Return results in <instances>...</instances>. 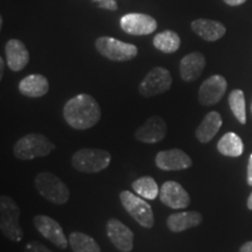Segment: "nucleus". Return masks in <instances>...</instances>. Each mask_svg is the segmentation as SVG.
I'll return each mask as SVG.
<instances>
[{
	"instance_id": "obj_32",
	"label": "nucleus",
	"mask_w": 252,
	"mask_h": 252,
	"mask_svg": "<svg viewBox=\"0 0 252 252\" xmlns=\"http://www.w3.org/2000/svg\"><path fill=\"white\" fill-rule=\"evenodd\" d=\"M4 69H5V63L4 59H0V78L4 76Z\"/></svg>"
},
{
	"instance_id": "obj_10",
	"label": "nucleus",
	"mask_w": 252,
	"mask_h": 252,
	"mask_svg": "<svg viewBox=\"0 0 252 252\" xmlns=\"http://www.w3.org/2000/svg\"><path fill=\"white\" fill-rule=\"evenodd\" d=\"M121 27L125 33L131 35H149L157 30V20L149 14L128 13L121 19Z\"/></svg>"
},
{
	"instance_id": "obj_8",
	"label": "nucleus",
	"mask_w": 252,
	"mask_h": 252,
	"mask_svg": "<svg viewBox=\"0 0 252 252\" xmlns=\"http://www.w3.org/2000/svg\"><path fill=\"white\" fill-rule=\"evenodd\" d=\"M171 72L163 67H156L147 72V75L141 81L139 93L144 97H153L161 94L169 90L172 87Z\"/></svg>"
},
{
	"instance_id": "obj_15",
	"label": "nucleus",
	"mask_w": 252,
	"mask_h": 252,
	"mask_svg": "<svg viewBox=\"0 0 252 252\" xmlns=\"http://www.w3.org/2000/svg\"><path fill=\"white\" fill-rule=\"evenodd\" d=\"M167 134V125L159 116H151L143 125L135 131V139L145 144H157L163 140Z\"/></svg>"
},
{
	"instance_id": "obj_9",
	"label": "nucleus",
	"mask_w": 252,
	"mask_h": 252,
	"mask_svg": "<svg viewBox=\"0 0 252 252\" xmlns=\"http://www.w3.org/2000/svg\"><path fill=\"white\" fill-rule=\"evenodd\" d=\"M33 223L37 231L48 239L50 243L60 249H67L69 245V239L65 237L63 229L58 220L46 215H36L33 219Z\"/></svg>"
},
{
	"instance_id": "obj_1",
	"label": "nucleus",
	"mask_w": 252,
	"mask_h": 252,
	"mask_svg": "<svg viewBox=\"0 0 252 252\" xmlns=\"http://www.w3.org/2000/svg\"><path fill=\"white\" fill-rule=\"evenodd\" d=\"M102 111L93 96L80 94L72 97L63 108V118L75 130H88L98 124Z\"/></svg>"
},
{
	"instance_id": "obj_11",
	"label": "nucleus",
	"mask_w": 252,
	"mask_h": 252,
	"mask_svg": "<svg viewBox=\"0 0 252 252\" xmlns=\"http://www.w3.org/2000/svg\"><path fill=\"white\" fill-rule=\"evenodd\" d=\"M159 197L165 206L175 210L185 209L190 204L187 190L176 181H166L160 188Z\"/></svg>"
},
{
	"instance_id": "obj_25",
	"label": "nucleus",
	"mask_w": 252,
	"mask_h": 252,
	"mask_svg": "<svg viewBox=\"0 0 252 252\" xmlns=\"http://www.w3.org/2000/svg\"><path fill=\"white\" fill-rule=\"evenodd\" d=\"M132 189L139 196L147 200H156L159 196L160 189L152 176H141L132 182Z\"/></svg>"
},
{
	"instance_id": "obj_21",
	"label": "nucleus",
	"mask_w": 252,
	"mask_h": 252,
	"mask_svg": "<svg viewBox=\"0 0 252 252\" xmlns=\"http://www.w3.org/2000/svg\"><path fill=\"white\" fill-rule=\"evenodd\" d=\"M220 127H222V117L217 111H212L207 113L201 124L197 126L195 137L200 143L207 144L214 139Z\"/></svg>"
},
{
	"instance_id": "obj_33",
	"label": "nucleus",
	"mask_w": 252,
	"mask_h": 252,
	"mask_svg": "<svg viewBox=\"0 0 252 252\" xmlns=\"http://www.w3.org/2000/svg\"><path fill=\"white\" fill-rule=\"evenodd\" d=\"M248 208L250 210H252V193L250 194V196L248 198Z\"/></svg>"
},
{
	"instance_id": "obj_5",
	"label": "nucleus",
	"mask_w": 252,
	"mask_h": 252,
	"mask_svg": "<svg viewBox=\"0 0 252 252\" xmlns=\"http://www.w3.org/2000/svg\"><path fill=\"white\" fill-rule=\"evenodd\" d=\"M111 162V154L100 149H82L74 153L71 165L82 173H99L106 169Z\"/></svg>"
},
{
	"instance_id": "obj_29",
	"label": "nucleus",
	"mask_w": 252,
	"mask_h": 252,
	"mask_svg": "<svg viewBox=\"0 0 252 252\" xmlns=\"http://www.w3.org/2000/svg\"><path fill=\"white\" fill-rule=\"evenodd\" d=\"M248 185L252 186V153L250 158H249L248 163Z\"/></svg>"
},
{
	"instance_id": "obj_16",
	"label": "nucleus",
	"mask_w": 252,
	"mask_h": 252,
	"mask_svg": "<svg viewBox=\"0 0 252 252\" xmlns=\"http://www.w3.org/2000/svg\"><path fill=\"white\" fill-rule=\"evenodd\" d=\"M5 55L8 68L12 71L23 70L30 62V53H28L26 46L18 39L7 41L5 46Z\"/></svg>"
},
{
	"instance_id": "obj_20",
	"label": "nucleus",
	"mask_w": 252,
	"mask_h": 252,
	"mask_svg": "<svg viewBox=\"0 0 252 252\" xmlns=\"http://www.w3.org/2000/svg\"><path fill=\"white\" fill-rule=\"evenodd\" d=\"M19 90L26 97L37 98L42 97L49 91V82L43 75H28L19 83Z\"/></svg>"
},
{
	"instance_id": "obj_7",
	"label": "nucleus",
	"mask_w": 252,
	"mask_h": 252,
	"mask_svg": "<svg viewBox=\"0 0 252 252\" xmlns=\"http://www.w3.org/2000/svg\"><path fill=\"white\" fill-rule=\"evenodd\" d=\"M94 46L100 55L116 62L130 61L138 55V48L134 45L123 42L115 37L100 36L96 40Z\"/></svg>"
},
{
	"instance_id": "obj_22",
	"label": "nucleus",
	"mask_w": 252,
	"mask_h": 252,
	"mask_svg": "<svg viewBox=\"0 0 252 252\" xmlns=\"http://www.w3.org/2000/svg\"><path fill=\"white\" fill-rule=\"evenodd\" d=\"M217 150L225 157L237 158L243 154L244 145L241 137L234 132H228L217 143Z\"/></svg>"
},
{
	"instance_id": "obj_12",
	"label": "nucleus",
	"mask_w": 252,
	"mask_h": 252,
	"mask_svg": "<svg viewBox=\"0 0 252 252\" xmlns=\"http://www.w3.org/2000/svg\"><path fill=\"white\" fill-rule=\"evenodd\" d=\"M106 234L111 243L121 252H131L134 235L132 230L117 219H110L106 223Z\"/></svg>"
},
{
	"instance_id": "obj_23",
	"label": "nucleus",
	"mask_w": 252,
	"mask_h": 252,
	"mask_svg": "<svg viewBox=\"0 0 252 252\" xmlns=\"http://www.w3.org/2000/svg\"><path fill=\"white\" fill-rule=\"evenodd\" d=\"M153 46L160 52L172 54L180 48L181 39L178 33L173 31H163L158 33L153 39Z\"/></svg>"
},
{
	"instance_id": "obj_3",
	"label": "nucleus",
	"mask_w": 252,
	"mask_h": 252,
	"mask_svg": "<svg viewBox=\"0 0 252 252\" xmlns=\"http://www.w3.org/2000/svg\"><path fill=\"white\" fill-rule=\"evenodd\" d=\"M20 208L13 198L6 195L0 197V230L6 238L12 242H20L24 230L19 224Z\"/></svg>"
},
{
	"instance_id": "obj_18",
	"label": "nucleus",
	"mask_w": 252,
	"mask_h": 252,
	"mask_svg": "<svg viewBox=\"0 0 252 252\" xmlns=\"http://www.w3.org/2000/svg\"><path fill=\"white\" fill-rule=\"evenodd\" d=\"M191 30L203 40L210 42L220 40L226 32V28L222 23L210 19H196L191 23Z\"/></svg>"
},
{
	"instance_id": "obj_14",
	"label": "nucleus",
	"mask_w": 252,
	"mask_h": 252,
	"mask_svg": "<svg viewBox=\"0 0 252 252\" xmlns=\"http://www.w3.org/2000/svg\"><path fill=\"white\" fill-rule=\"evenodd\" d=\"M156 165L161 171H182L190 168L193 166V161L190 157L182 150L173 149L160 151L156 157Z\"/></svg>"
},
{
	"instance_id": "obj_6",
	"label": "nucleus",
	"mask_w": 252,
	"mask_h": 252,
	"mask_svg": "<svg viewBox=\"0 0 252 252\" xmlns=\"http://www.w3.org/2000/svg\"><path fill=\"white\" fill-rule=\"evenodd\" d=\"M122 206L138 224L143 228L151 229L154 225V214L152 208L144 198L135 196L128 190H123L119 194Z\"/></svg>"
},
{
	"instance_id": "obj_13",
	"label": "nucleus",
	"mask_w": 252,
	"mask_h": 252,
	"mask_svg": "<svg viewBox=\"0 0 252 252\" xmlns=\"http://www.w3.org/2000/svg\"><path fill=\"white\" fill-rule=\"evenodd\" d=\"M228 83L220 75H214L207 78L198 89V102L204 106L215 105L224 96Z\"/></svg>"
},
{
	"instance_id": "obj_2",
	"label": "nucleus",
	"mask_w": 252,
	"mask_h": 252,
	"mask_svg": "<svg viewBox=\"0 0 252 252\" xmlns=\"http://www.w3.org/2000/svg\"><path fill=\"white\" fill-rule=\"evenodd\" d=\"M54 150L55 145L46 135L40 133H28L24 135L13 146L14 157L24 161L47 157Z\"/></svg>"
},
{
	"instance_id": "obj_34",
	"label": "nucleus",
	"mask_w": 252,
	"mask_h": 252,
	"mask_svg": "<svg viewBox=\"0 0 252 252\" xmlns=\"http://www.w3.org/2000/svg\"><path fill=\"white\" fill-rule=\"evenodd\" d=\"M251 111H252V104H251Z\"/></svg>"
},
{
	"instance_id": "obj_26",
	"label": "nucleus",
	"mask_w": 252,
	"mask_h": 252,
	"mask_svg": "<svg viewBox=\"0 0 252 252\" xmlns=\"http://www.w3.org/2000/svg\"><path fill=\"white\" fill-rule=\"evenodd\" d=\"M229 105L236 119L241 124H245L247 123V110H245V96L243 91L239 89L232 90L229 96Z\"/></svg>"
},
{
	"instance_id": "obj_19",
	"label": "nucleus",
	"mask_w": 252,
	"mask_h": 252,
	"mask_svg": "<svg viewBox=\"0 0 252 252\" xmlns=\"http://www.w3.org/2000/svg\"><path fill=\"white\" fill-rule=\"evenodd\" d=\"M203 217L197 212H181L172 214L167 217L166 224L172 232H182L196 228L202 223Z\"/></svg>"
},
{
	"instance_id": "obj_27",
	"label": "nucleus",
	"mask_w": 252,
	"mask_h": 252,
	"mask_svg": "<svg viewBox=\"0 0 252 252\" xmlns=\"http://www.w3.org/2000/svg\"><path fill=\"white\" fill-rule=\"evenodd\" d=\"M25 252H53L50 249H48L46 245L41 244L37 241L28 242L26 248H25Z\"/></svg>"
},
{
	"instance_id": "obj_17",
	"label": "nucleus",
	"mask_w": 252,
	"mask_h": 252,
	"mask_svg": "<svg viewBox=\"0 0 252 252\" xmlns=\"http://www.w3.org/2000/svg\"><path fill=\"white\" fill-rule=\"evenodd\" d=\"M206 67V58L202 53L194 52L186 55L180 61V76L185 82H194L202 74Z\"/></svg>"
},
{
	"instance_id": "obj_4",
	"label": "nucleus",
	"mask_w": 252,
	"mask_h": 252,
	"mask_svg": "<svg viewBox=\"0 0 252 252\" xmlns=\"http://www.w3.org/2000/svg\"><path fill=\"white\" fill-rule=\"evenodd\" d=\"M35 188L39 194L48 202L54 204H64L68 202L70 191L67 185L63 182L59 176L50 172H41L35 176Z\"/></svg>"
},
{
	"instance_id": "obj_30",
	"label": "nucleus",
	"mask_w": 252,
	"mask_h": 252,
	"mask_svg": "<svg viewBox=\"0 0 252 252\" xmlns=\"http://www.w3.org/2000/svg\"><path fill=\"white\" fill-rule=\"evenodd\" d=\"M238 252H252V241L247 242V243L242 245Z\"/></svg>"
},
{
	"instance_id": "obj_31",
	"label": "nucleus",
	"mask_w": 252,
	"mask_h": 252,
	"mask_svg": "<svg viewBox=\"0 0 252 252\" xmlns=\"http://www.w3.org/2000/svg\"><path fill=\"white\" fill-rule=\"evenodd\" d=\"M223 1H224L225 4L229 6H239V5L244 4L247 0H223Z\"/></svg>"
},
{
	"instance_id": "obj_24",
	"label": "nucleus",
	"mask_w": 252,
	"mask_h": 252,
	"mask_svg": "<svg viewBox=\"0 0 252 252\" xmlns=\"http://www.w3.org/2000/svg\"><path fill=\"white\" fill-rule=\"evenodd\" d=\"M68 239L72 252H100V248L97 242L84 232H71Z\"/></svg>"
},
{
	"instance_id": "obj_28",
	"label": "nucleus",
	"mask_w": 252,
	"mask_h": 252,
	"mask_svg": "<svg viewBox=\"0 0 252 252\" xmlns=\"http://www.w3.org/2000/svg\"><path fill=\"white\" fill-rule=\"evenodd\" d=\"M93 1L98 4L99 8L103 9H110V11H116L118 8L117 2L116 0H93Z\"/></svg>"
}]
</instances>
